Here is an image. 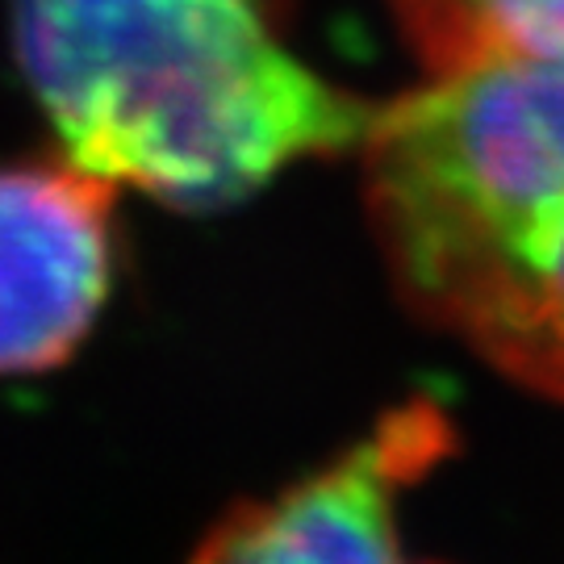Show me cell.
Segmentation results:
<instances>
[{
  "label": "cell",
  "instance_id": "6da1fadb",
  "mask_svg": "<svg viewBox=\"0 0 564 564\" xmlns=\"http://www.w3.org/2000/svg\"><path fill=\"white\" fill-rule=\"evenodd\" d=\"M297 0H9L63 160L176 209H223L360 147L372 105L293 46Z\"/></svg>",
  "mask_w": 564,
  "mask_h": 564
},
{
  "label": "cell",
  "instance_id": "7a4b0ae2",
  "mask_svg": "<svg viewBox=\"0 0 564 564\" xmlns=\"http://www.w3.org/2000/svg\"><path fill=\"white\" fill-rule=\"evenodd\" d=\"M372 239L402 302L564 402V59H489L372 109Z\"/></svg>",
  "mask_w": 564,
  "mask_h": 564
},
{
  "label": "cell",
  "instance_id": "3957f363",
  "mask_svg": "<svg viewBox=\"0 0 564 564\" xmlns=\"http://www.w3.org/2000/svg\"><path fill=\"white\" fill-rule=\"evenodd\" d=\"M452 452V423L405 402L339 460L230 510L188 564H444L414 552L402 498Z\"/></svg>",
  "mask_w": 564,
  "mask_h": 564
},
{
  "label": "cell",
  "instance_id": "277c9868",
  "mask_svg": "<svg viewBox=\"0 0 564 564\" xmlns=\"http://www.w3.org/2000/svg\"><path fill=\"white\" fill-rule=\"evenodd\" d=\"M118 188L76 163L0 167V372L67 360L109 293Z\"/></svg>",
  "mask_w": 564,
  "mask_h": 564
}]
</instances>
